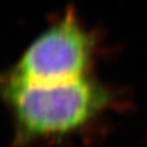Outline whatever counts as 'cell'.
<instances>
[{
    "mask_svg": "<svg viewBox=\"0 0 147 147\" xmlns=\"http://www.w3.org/2000/svg\"><path fill=\"white\" fill-rule=\"evenodd\" d=\"M96 53V36L67 9L27 46L8 76L37 83L80 79L92 74Z\"/></svg>",
    "mask_w": 147,
    "mask_h": 147,
    "instance_id": "7a4b0ae2",
    "label": "cell"
},
{
    "mask_svg": "<svg viewBox=\"0 0 147 147\" xmlns=\"http://www.w3.org/2000/svg\"><path fill=\"white\" fill-rule=\"evenodd\" d=\"M2 95L14 122L16 147L76 135L119 105L115 92L93 74L51 83L7 75Z\"/></svg>",
    "mask_w": 147,
    "mask_h": 147,
    "instance_id": "6da1fadb",
    "label": "cell"
}]
</instances>
